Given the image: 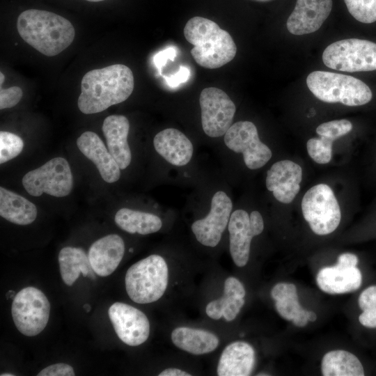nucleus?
<instances>
[{"mask_svg": "<svg viewBox=\"0 0 376 376\" xmlns=\"http://www.w3.org/2000/svg\"><path fill=\"white\" fill-rule=\"evenodd\" d=\"M173 343L179 349L194 355L213 352L219 345V338L213 333L199 329L180 327L171 335Z\"/></svg>", "mask_w": 376, "mask_h": 376, "instance_id": "24", "label": "nucleus"}, {"mask_svg": "<svg viewBox=\"0 0 376 376\" xmlns=\"http://www.w3.org/2000/svg\"><path fill=\"white\" fill-rule=\"evenodd\" d=\"M102 130L106 138L109 152L120 169H126L132 159L127 140L130 130L128 119L123 115L109 116L104 119Z\"/></svg>", "mask_w": 376, "mask_h": 376, "instance_id": "22", "label": "nucleus"}, {"mask_svg": "<svg viewBox=\"0 0 376 376\" xmlns=\"http://www.w3.org/2000/svg\"><path fill=\"white\" fill-rule=\"evenodd\" d=\"M125 253L123 240L116 234L106 235L94 242L88 256L96 274L107 276L118 267Z\"/></svg>", "mask_w": 376, "mask_h": 376, "instance_id": "17", "label": "nucleus"}, {"mask_svg": "<svg viewBox=\"0 0 376 376\" xmlns=\"http://www.w3.org/2000/svg\"><path fill=\"white\" fill-rule=\"evenodd\" d=\"M232 209L233 203L228 195L222 191L216 192L212 198L209 214L191 224L196 240L204 246H216L228 224Z\"/></svg>", "mask_w": 376, "mask_h": 376, "instance_id": "13", "label": "nucleus"}, {"mask_svg": "<svg viewBox=\"0 0 376 376\" xmlns=\"http://www.w3.org/2000/svg\"><path fill=\"white\" fill-rule=\"evenodd\" d=\"M359 306L363 311L376 308V285L370 286L361 293Z\"/></svg>", "mask_w": 376, "mask_h": 376, "instance_id": "37", "label": "nucleus"}, {"mask_svg": "<svg viewBox=\"0 0 376 376\" xmlns=\"http://www.w3.org/2000/svg\"><path fill=\"white\" fill-rule=\"evenodd\" d=\"M349 13L357 21L371 24L376 22V0H344Z\"/></svg>", "mask_w": 376, "mask_h": 376, "instance_id": "29", "label": "nucleus"}, {"mask_svg": "<svg viewBox=\"0 0 376 376\" xmlns=\"http://www.w3.org/2000/svg\"><path fill=\"white\" fill-rule=\"evenodd\" d=\"M293 324L299 327H305L308 324L307 311L303 308L300 309L292 320Z\"/></svg>", "mask_w": 376, "mask_h": 376, "instance_id": "42", "label": "nucleus"}, {"mask_svg": "<svg viewBox=\"0 0 376 376\" xmlns=\"http://www.w3.org/2000/svg\"><path fill=\"white\" fill-rule=\"evenodd\" d=\"M199 104L204 132L210 137L224 135L232 125L236 111L229 96L218 88H205L200 94Z\"/></svg>", "mask_w": 376, "mask_h": 376, "instance_id": "11", "label": "nucleus"}, {"mask_svg": "<svg viewBox=\"0 0 376 376\" xmlns=\"http://www.w3.org/2000/svg\"><path fill=\"white\" fill-rule=\"evenodd\" d=\"M184 36L194 46L191 49L193 58L205 68H221L236 55L237 46L230 33L211 19L191 18L185 26Z\"/></svg>", "mask_w": 376, "mask_h": 376, "instance_id": "3", "label": "nucleus"}, {"mask_svg": "<svg viewBox=\"0 0 376 376\" xmlns=\"http://www.w3.org/2000/svg\"><path fill=\"white\" fill-rule=\"evenodd\" d=\"M108 314L118 337L130 346L143 343L150 334L147 316L138 308L122 302H115Z\"/></svg>", "mask_w": 376, "mask_h": 376, "instance_id": "14", "label": "nucleus"}, {"mask_svg": "<svg viewBox=\"0 0 376 376\" xmlns=\"http://www.w3.org/2000/svg\"><path fill=\"white\" fill-rule=\"evenodd\" d=\"M14 375L13 374H10V373H2L1 374V376H13Z\"/></svg>", "mask_w": 376, "mask_h": 376, "instance_id": "47", "label": "nucleus"}, {"mask_svg": "<svg viewBox=\"0 0 376 376\" xmlns=\"http://www.w3.org/2000/svg\"><path fill=\"white\" fill-rule=\"evenodd\" d=\"M301 206L304 219L318 235L331 233L340 224L338 202L331 188L326 184L311 187L304 195Z\"/></svg>", "mask_w": 376, "mask_h": 376, "instance_id": "7", "label": "nucleus"}, {"mask_svg": "<svg viewBox=\"0 0 376 376\" xmlns=\"http://www.w3.org/2000/svg\"><path fill=\"white\" fill-rule=\"evenodd\" d=\"M84 308L85 309L86 312H89L91 308L89 304H86L84 305Z\"/></svg>", "mask_w": 376, "mask_h": 376, "instance_id": "45", "label": "nucleus"}, {"mask_svg": "<svg viewBox=\"0 0 376 376\" xmlns=\"http://www.w3.org/2000/svg\"><path fill=\"white\" fill-rule=\"evenodd\" d=\"M360 323L368 328H376V308L363 311L359 317Z\"/></svg>", "mask_w": 376, "mask_h": 376, "instance_id": "39", "label": "nucleus"}, {"mask_svg": "<svg viewBox=\"0 0 376 376\" xmlns=\"http://www.w3.org/2000/svg\"><path fill=\"white\" fill-rule=\"evenodd\" d=\"M226 146L237 153H242L245 165L252 170L265 165L272 153L259 139L256 125L251 121L233 124L224 134Z\"/></svg>", "mask_w": 376, "mask_h": 376, "instance_id": "10", "label": "nucleus"}, {"mask_svg": "<svg viewBox=\"0 0 376 376\" xmlns=\"http://www.w3.org/2000/svg\"><path fill=\"white\" fill-rule=\"evenodd\" d=\"M134 86L133 73L123 64L90 70L81 80L78 107L85 114L101 112L125 101Z\"/></svg>", "mask_w": 376, "mask_h": 376, "instance_id": "1", "label": "nucleus"}, {"mask_svg": "<svg viewBox=\"0 0 376 376\" xmlns=\"http://www.w3.org/2000/svg\"><path fill=\"white\" fill-rule=\"evenodd\" d=\"M86 1H91V2H98V1H102L104 0H86Z\"/></svg>", "mask_w": 376, "mask_h": 376, "instance_id": "48", "label": "nucleus"}, {"mask_svg": "<svg viewBox=\"0 0 376 376\" xmlns=\"http://www.w3.org/2000/svg\"><path fill=\"white\" fill-rule=\"evenodd\" d=\"M306 84L318 99L327 103L355 107L368 103L373 97L367 84L350 75L313 71L308 75Z\"/></svg>", "mask_w": 376, "mask_h": 376, "instance_id": "4", "label": "nucleus"}, {"mask_svg": "<svg viewBox=\"0 0 376 376\" xmlns=\"http://www.w3.org/2000/svg\"><path fill=\"white\" fill-rule=\"evenodd\" d=\"M253 1L264 2V1H271V0H253Z\"/></svg>", "mask_w": 376, "mask_h": 376, "instance_id": "49", "label": "nucleus"}, {"mask_svg": "<svg viewBox=\"0 0 376 376\" xmlns=\"http://www.w3.org/2000/svg\"><path fill=\"white\" fill-rule=\"evenodd\" d=\"M22 185L26 191L33 196L46 193L56 197H63L70 193L73 178L68 161L62 157H56L25 174Z\"/></svg>", "mask_w": 376, "mask_h": 376, "instance_id": "9", "label": "nucleus"}, {"mask_svg": "<svg viewBox=\"0 0 376 376\" xmlns=\"http://www.w3.org/2000/svg\"><path fill=\"white\" fill-rule=\"evenodd\" d=\"M337 263L344 267H357L358 258L353 253H345L338 256Z\"/></svg>", "mask_w": 376, "mask_h": 376, "instance_id": "41", "label": "nucleus"}, {"mask_svg": "<svg viewBox=\"0 0 376 376\" xmlns=\"http://www.w3.org/2000/svg\"><path fill=\"white\" fill-rule=\"evenodd\" d=\"M324 64L343 72H364L376 70V43L357 38L334 42L322 53Z\"/></svg>", "mask_w": 376, "mask_h": 376, "instance_id": "6", "label": "nucleus"}, {"mask_svg": "<svg viewBox=\"0 0 376 376\" xmlns=\"http://www.w3.org/2000/svg\"><path fill=\"white\" fill-rule=\"evenodd\" d=\"M246 292L243 284L235 277H228L224 281L223 296L207 304V315L213 320L224 318L233 321L244 304Z\"/></svg>", "mask_w": 376, "mask_h": 376, "instance_id": "23", "label": "nucleus"}, {"mask_svg": "<svg viewBox=\"0 0 376 376\" xmlns=\"http://www.w3.org/2000/svg\"><path fill=\"white\" fill-rule=\"evenodd\" d=\"M169 282V268L159 255H150L133 264L127 271L125 283L130 298L138 304L159 299Z\"/></svg>", "mask_w": 376, "mask_h": 376, "instance_id": "5", "label": "nucleus"}, {"mask_svg": "<svg viewBox=\"0 0 376 376\" xmlns=\"http://www.w3.org/2000/svg\"><path fill=\"white\" fill-rule=\"evenodd\" d=\"M0 77H1V79H0V84H1L0 86L1 87L2 84H3V81H4V75L1 72L0 73Z\"/></svg>", "mask_w": 376, "mask_h": 376, "instance_id": "46", "label": "nucleus"}, {"mask_svg": "<svg viewBox=\"0 0 376 376\" xmlns=\"http://www.w3.org/2000/svg\"><path fill=\"white\" fill-rule=\"evenodd\" d=\"M175 55L176 51L174 48L169 47L164 49L155 56V62L156 66L158 69H161L168 59L171 58L173 61Z\"/></svg>", "mask_w": 376, "mask_h": 376, "instance_id": "40", "label": "nucleus"}, {"mask_svg": "<svg viewBox=\"0 0 376 376\" xmlns=\"http://www.w3.org/2000/svg\"><path fill=\"white\" fill-rule=\"evenodd\" d=\"M352 130V124L346 119L334 120L323 123L316 128L320 136L327 137L335 141L348 134Z\"/></svg>", "mask_w": 376, "mask_h": 376, "instance_id": "32", "label": "nucleus"}, {"mask_svg": "<svg viewBox=\"0 0 376 376\" xmlns=\"http://www.w3.org/2000/svg\"><path fill=\"white\" fill-rule=\"evenodd\" d=\"M23 93L21 88L12 86L0 90V109L11 108L15 106L21 100Z\"/></svg>", "mask_w": 376, "mask_h": 376, "instance_id": "34", "label": "nucleus"}, {"mask_svg": "<svg viewBox=\"0 0 376 376\" xmlns=\"http://www.w3.org/2000/svg\"><path fill=\"white\" fill-rule=\"evenodd\" d=\"M114 220L120 228L132 234L148 235L157 232L162 226L157 215L129 208L120 209Z\"/></svg>", "mask_w": 376, "mask_h": 376, "instance_id": "27", "label": "nucleus"}, {"mask_svg": "<svg viewBox=\"0 0 376 376\" xmlns=\"http://www.w3.org/2000/svg\"><path fill=\"white\" fill-rule=\"evenodd\" d=\"M11 313L18 331L26 336H34L47 324L50 304L40 290L26 287L15 296Z\"/></svg>", "mask_w": 376, "mask_h": 376, "instance_id": "8", "label": "nucleus"}, {"mask_svg": "<svg viewBox=\"0 0 376 376\" xmlns=\"http://www.w3.org/2000/svg\"><path fill=\"white\" fill-rule=\"evenodd\" d=\"M77 146L83 155L95 164L105 182L112 183L120 178V169L118 163L95 132H84L77 139Z\"/></svg>", "mask_w": 376, "mask_h": 376, "instance_id": "18", "label": "nucleus"}, {"mask_svg": "<svg viewBox=\"0 0 376 376\" xmlns=\"http://www.w3.org/2000/svg\"><path fill=\"white\" fill-rule=\"evenodd\" d=\"M189 75V70L184 66H180V70L176 73L169 77H166V80L169 86L174 87L186 81Z\"/></svg>", "mask_w": 376, "mask_h": 376, "instance_id": "38", "label": "nucleus"}, {"mask_svg": "<svg viewBox=\"0 0 376 376\" xmlns=\"http://www.w3.org/2000/svg\"><path fill=\"white\" fill-rule=\"evenodd\" d=\"M307 318L310 322H315L317 319V315L313 311H307Z\"/></svg>", "mask_w": 376, "mask_h": 376, "instance_id": "44", "label": "nucleus"}, {"mask_svg": "<svg viewBox=\"0 0 376 376\" xmlns=\"http://www.w3.org/2000/svg\"><path fill=\"white\" fill-rule=\"evenodd\" d=\"M275 307L278 313L285 320H292L295 314L302 308L298 298H288L275 301Z\"/></svg>", "mask_w": 376, "mask_h": 376, "instance_id": "33", "label": "nucleus"}, {"mask_svg": "<svg viewBox=\"0 0 376 376\" xmlns=\"http://www.w3.org/2000/svg\"><path fill=\"white\" fill-rule=\"evenodd\" d=\"M316 282L321 290L330 295H339L358 290L362 283L361 271L357 267H344L338 263L321 269Z\"/></svg>", "mask_w": 376, "mask_h": 376, "instance_id": "20", "label": "nucleus"}, {"mask_svg": "<svg viewBox=\"0 0 376 376\" xmlns=\"http://www.w3.org/2000/svg\"><path fill=\"white\" fill-rule=\"evenodd\" d=\"M264 229L260 213L253 210L249 215L244 210H235L228 224L230 253L234 263L240 267L248 263L252 238L260 235Z\"/></svg>", "mask_w": 376, "mask_h": 376, "instance_id": "12", "label": "nucleus"}, {"mask_svg": "<svg viewBox=\"0 0 376 376\" xmlns=\"http://www.w3.org/2000/svg\"><path fill=\"white\" fill-rule=\"evenodd\" d=\"M333 142L331 139L324 136L310 139L306 143L310 157L320 164L329 163L331 159Z\"/></svg>", "mask_w": 376, "mask_h": 376, "instance_id": "30", "label": "nucleus"}, {"mask_svg": "<svg viewBox=\"0 0 376 376\" xmlns=\"http://www.w3.org/2000/svg\"><path fill=\"white\" fill-rule=\"evenodd\" d=\"M256 361L255 350L244 341H235L224 349L217 366L219 376H248Z\"/></svg>", "mask_w": 376, "mask_h": 376, "instance_id": "19", "label": "nucleus"}, {"mask_svg": "<svg viewBox=\"0 0 376 376\" xmlns=\"http://www.w3.org/2000/svg\"><path fill=\"white\" fill-rule=\"evenodd\" d=\"M159 376H190L191 374L181 369L176 368H169L164 369L158 375Z\"/></svg>", "mask_w": 376, "mask_h": 376, "instance_id": "43", "label": "nucleus"}, {"mask_svg": "<svg viewBox=\"0 0 376 376\" xmlns=\"http://www.w3.org/2000/svg\"><path fill=\"white\" fill-rule=\"evenodd\" d=\"M332 0H297L286 26L288 31L297 36L318 31L329 15Z\"/></svg>", "mask_w": 376, "mask_h": 376, "instance_id": "16", "label": "nucleus"}, {"mask_svg": "<svg viewBox=\"0 0 376 376\" xmlns=\"http://www.w3.org/2000/svg\"><path fill=\"white\" fill-rule=\"evenodd\" d=\"M322 374L324 376H363L364 370L359 359L345 350H333L322 358Z\"/></svg>", "mask_w": 376, "mask_h": 376, "instance_id": "28", "label": "nucleus"}, {"mask_svg": "<svg viewBox=\"0 0 376 376\" xmlns=\"http://www.w3.org/2000/svg\"><path fill=\"white\" fill-rule=\"evenodd\" d=\"M24 147L22 139L11 132L1 131L0 132V163L3 164L22 152Z\"/></svg>", "mask_w": 376, "mask_h": 376, "instance_id": "31", "label": "nucleus"}, {"mask_svg": "<svg viewBox=\"0 0 376 376\" xmlns=\"http://www.w3.org/2000/svg\"><path fill=\"white\" fill-rule=\"evenodd\" d=\"M301 179L302 169L298 164L290 160H281L267 171L265 184L278 201L288 204L299 193Z\"/></svg>", "mask_w": 376, "mask_h": 376, "instance_id": "15", "label": "nucleus"}, {"mask_svg": "<svg viewBox=\"0 0 376 376\" xmlns=\"http://www.w3.org/2000/svg\"><path fill=\"white\" fill-rule=\"evenodd\" d=\"M17 28L26 43L47 56L57 55L68 47L75 35L68 19L37 9H29L19 14Z\"/></svg>", "mask_w": 376, "mask_h": 376, "instance_id": "2", "label": "nucleus"}, {"mask_svg": "<svg viewBox=\"0 0 376 376\" xmlns=\"http://www.w3.org/2000/svg\"><path fill=\"white\" fill-rule=\"evenodd\" d=\"M58 259L61 278L67 285L71 286L81 273L84 277L95 278L88 256L81 248L64 247L60 251Z\"/></svg>", "mask_w": 376, "mask_h": 376, "instance_id": "26", "label": "nucleus"}, {"mask_svg": "<svg viewBox=\"0 0 376 376\" xmlns=\"http://www.w3.org/2000/svg\"><path fill=\"white\" fill-rule=\"evenodd\" d=\"M153 144L158 154L173 165L185 166L192 157L193 145L178 130L167 128L158 132Z\"/></svg>", "mask_w": 376, "mask_h": 376, "instance_id": "21", "label": "nucleus"}, {"mask_svg": "<svg viewBox=\"0 0 376 376\" xmlns=\"http://www.w3.org/2000/svg\"><path fill=\"white\" fill-rule=\"evenodd\" d=\"M271 296L275 301L288 298H298L296 286L292 283H279L271 290Z\"/></svg>", "mask_w": 376, "mask_h": 376, "instance_id": "35", "label": "nucleus"}, {"mask_svg": "<svg viewBox=\"0 0 376 376\" xmlns=\"http://www.w3.org/2000/svg\"><path fill=\"white\" fill-rule=\"evenodd\" d=\"M0 215L11 223L28 225L36 219L37 208L23 196L1 187Z\"/></svg>", "mask_w": 376, "mask_h": 376, "instance_id": "25", "label": "nucleus"}, {"mask_svg": "<svg viewBox=\"0 0 376 376\" xmlns=\"http://www.w3.org/2000/svg\"><path fill=\"white\" fill-rule=\"evenodd\" d=\"M38 376H74L73 368L64 363H58L43 368Z\"/></svg>", "mask_w": 376, "mask_h": 376, "instance_id": "36", "label": "nucleus"}]
</instances>
